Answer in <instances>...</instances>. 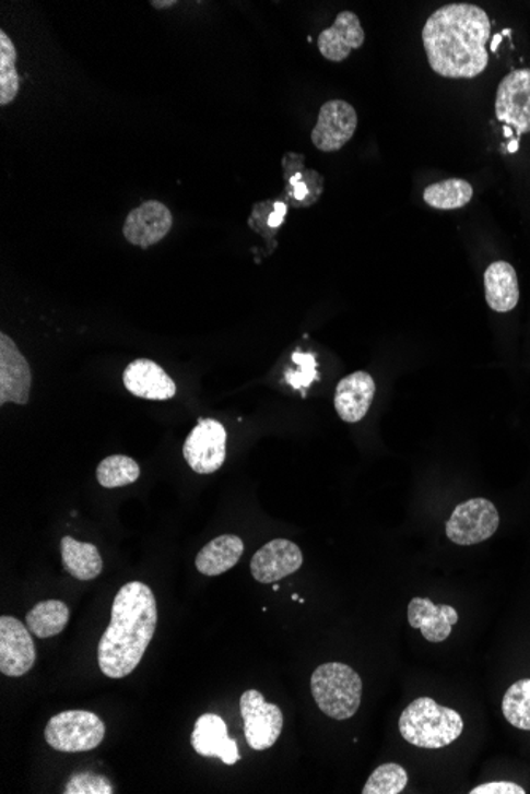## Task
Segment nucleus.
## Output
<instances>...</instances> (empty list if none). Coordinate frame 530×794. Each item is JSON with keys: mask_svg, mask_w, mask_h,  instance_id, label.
<instances>
[{"mask_svg": "<svg viewBox=\"0 0 530 794\" xmlns=\"http://www.w3.org/2000/svg\"><path fill=\"white\" fill-rule=\"evenodd\" d=\"M473 188L466 179L451 178L434 182L424 191V202L435 210H458L472 200Z\"/></svg>", "mask_w": 530, "mask_h": 794, "instance_id": "obj_24", "label": "nucleus"}, {"mask_svg": "<svg viewBox=\"0 0 530 794\" xmlns=\"http://www.w3.org/2000/svg\"><path fill=\"white\" fill-rule=\"evenodd\" d=\"M122 382L125 388L139 399L166 402L174 399L177 393L174 379L150 358H137L131 362L122 374Z\"/></svg>", "mask_w": 530, "mask_h": 794, "instance_id": "obj_15", "label": "nucleus"}, {"mask_svg": "<svg viewBox=\"0 0 530 794\" xmlns=\"http://www.w3.org/2000/svg\"><path fill=\"white\" fill-rule=\"evenodd\" d=\"M244 731L252 750H267L275 746L283 731V712L276 704L266 702L258 690H247L240 698Z\"/></svg>", "mask_w": 530, "mask_h": 794, "instance_id": "obj_7", "label": "nucleus"}, {"mask_svg": "<svg viewBox=\"0 0 530 794\" xmlns=\"http://www.w3.org/2000/svg\"><path fill=\"white\" fill-rule=\"evenodd\" d=\"M70 620L69 606L64 601L48 600L35 604L26 616V625L40 639L52 638L66 630Z\"/></svg>", "mask_w": 530, "mask_h": 794, "instance_id": "obj_23", "label": "nucleus"}, {"mask_svg": "<svg viewBox=\"0 0 530 794\" xmlns=\"http://www.w3.org/2000/svg\"><path fill=\"white\" fill-rule=\"evenodd\" d=\"M275 211L270 214L269 226L279 227L282 226L284 214H286V205L284 203H276Z\"/></svg>", "mask_w": 530, "mask_h": 794, "instance_id": "obj_32", "label": "nucleus"}, {"mask_svg": "<svg viewBox=\"0 0 530 794\" xmlns=\"http://www.w3.org/2000/svg\"><path fill=\"white\" fill-rule=\"evenodd\" d=\"M505 135L510 137L511 135V128H505L504 129Z\"/></svg>", "mask_w": 530, "mask_h": 794, "instance_id": "obj_37", "label": "nucleus"}, {"mask_svg": "<svg viewBox=\"0 0 530 794\" xmlns=\"http://www.w3.org/2000/svg\"><path fill=\"white\" fill-rule=\"evenodd\" d=\"M399 731L403 740L412 746L437 750L461 737L464 720L461 713L432 698H417L400 715Z\"/></svg>", "mask_w": 530, "mask_h": 794, "instance_id": "obj_3", "label": "nucleus"}, {"mask_svg": "<svg viewBox=\"0 0 530 794\" xmlns=\"http://www.w3.org/2000/svg\"><path fill=\"white\" fill-rule=\"evenodd\" d=\"M498 512L486 498H472L456 506L447 522V536L458 546H475L497 532Z\"/></svg>", "mask_w": 530, "mask_h": 794, "instance_id": "obj_6", "label": "nucleus"}, {"mask_svg": "<svg viewBox=\"0 0 530 794\" xmlns=\"http://www.w3.org/2000/svg\"><path fill=\"white\" fill-rule=\"evenodd\" d=\"M37 660V650L31 630L15 617H0V673L9 677H23Z\"/></svg>", "mask_w": 530, "mask_h": 794, "instance_id": "obj_9", "label": "nucleus"}, {"mask_svg": "<svg viewBox=\"0 0 530 794\" xmlns=\"http://www.w3.org/2000/svg\"><path fill=\"white\" fill-rule=\"evenodd\" d=\"M33 374L26 357L20 353L15 341L0 333V405L30 402Z\"/></svg>", "mask_w": 530, "mask_h": 794, "instance_id": "obj_12", "label": "nucleus"}, {"mask_svg": "<svg viewBox=\"0 0 530 794\" xmlns=\"http://www.w3.org/2000/svg\"><path fill=\"white\" fill-rule=\"evenodd\" d=\"M356 129L357 115L353 105L345 100H329L319 110L311 142L319 151L333 153L353 139Z\"/></svg>", "mask_w": 530, "mask_h": 794, "instance_id": "obj_11", "label": "nucleus"}, {"mask_svg": "<svg viewBox=\"0 0 530 794\" xmlns=\"http://www.w3.org/2000/svg\"><path fill=\"white\" fill-rule=\"evenodd\" d=\"M151 5H153L154 9L164 10V9H172V7L177 5V2H175V0H167V2H160V0H153V2H151Z\"/></svg>", "mask_w": 530, "mask_h": 794, "instance_id": "obj_34", "label": "nucleus"}, {"mask_svg": "<svg viewBox=\"0 0 530 794\" xmlns=\"http://www.w3.org/2000/svg\"><path fill=\"white\" fill-rule=\"evenodd\" d=\"M16 48L9 35L0 31V105L12 104L20 93V73L16 70Z\"/></svg>", "mask_w": 530, "mask_h": 794, "instance_id": "obj_25", "label": "nucleus"}, {"mask_svg": "<svg viewBox=\"0 0 530 794\" xmlns=\"http://www.w3.org/2000/svg\"><path fill=\"white\" fill-rule=\"evenodd\" d=\"M293 360L297 365V370L287 371L286 381L294 389L308 388L318 378V375H316L315 356L305 353H294Z\"/></svg>", "mask_w": 530, "mask_h": 794, "instance_id": "obj_30", "label": "nucleus"}, {"mask_svg": "<svg viewBox=\"0 0 530 794\" xmlns=\"http://www.w3.org/2000/svg\"><path fill=\"white\" fill-rule=\"evenodd\" d=\"M458 620V611L448 604L437 606L429 599H417V596L410 601V627L421 630L423 638L434 644L447 641Z\"/></svg>", "mask_w": 530, "mask_h": 794, "instance_id": "obj_17", "label": "nucleus"}, {"mask_svg": "<svg viewBox=\"0 0 530 794\" xmlns=\"http://www.w3.org/2000/svg\"><path fill=\"white\" fill-rule=\"evenodd\" d=\"M227 434L223 424L213 419H202L192 428L182 446V455L196 473L212 474L223 466L226 460Z\"/></svg>", "mask_w": 530, "mask_h": 794, "instance_id": "obj_8", "label": "nucleus"}, {"mask_svg": "<svg viewBox=\"0 0 530 794\" xmlns=\"http://www.w3.org/2000/svg\"><path fill=\"white\" fill-rule=\"evenodd\" d=\"M470 794H526L521 785L514 782H490L475 786Z\"/></svg>", "mask_w": 530, "mask_h": 794, "instance_id": "obj_31", "label": "nucleus"}, {"mask_svg": "<svg viewBox=\"0 0 530 794\" xmlns=\"http://www.w3.org/2000/svg\"><path fill=\"white\" fill-rule=\"evenodd\" d=\"M96 476L102 487H125L137 483L140 477V466L131 457L110 455L102 460Z\"/></svg>", "mask_w": 530, "mask_h": 794, "instance_id": "obj_26", "label": "nucleus"}, {"mask_svg": "<svg viewBox=\"0 0 530 794\" xmlns=\"http://www.w3.org/2000/svg\"><path fill=\"white\" fill-rule=\"evenodd\" d=\"M66 794H111L114 793V785L110 780L104 778V775L96 774V772H76L67 782L64 792Z\"/></svg>", "mask_w": 530, "mask_h": 794, "instance_id": "obj_29", "label": "nucleus"}, {"mask_svg": "<svg viewBox=\"0 0 530 794\" xmlns=\"http://www.w3.org/2000/svg\"><path fill=\"white\" fill-rule=\"evenodd\" d=\"M191 744L202 757L220 758L227 766L240 760L237 740L227 734V725L215 713H203L196 722Z\"/></svg>", "mask_w": 530, "mask_h": 794, "instance_id": "obj_16", "label": "nucleus"}, {"mask_svg": "<svg viewBox=\"0 0 530 794\" xmlns=\"http://www.w3.org/2000/svg\"><path fill=\"white\" fill-rule=\"evenodd\" d=\"M490 38V16L473 3L441 7L432 13L423 29L431 69L451 80L475 79L486 70Z\"/></svg>", "mask_w": 530, "mask_h": 794, "instance_id": "obj_1", "label": "nucleus"}, {"mask_svg": "<svg viewBox=\"0 0 530 794\" xmlns=\"http://www.w3.org/2000/svg\"><path fill=\"white\" fill-rule=\"evenodd\" d=\"M516 150H518V142H516V140H511L510 146H508V151H510V153H515Z\"/></svg>", "mask_w": 530, "mask_h": 794, "instance_id": "obj_36", "label": "nucleus"}, {"mask_svg": "<svg viewBox=\"0 0 530 794\" xmlns=\"http://www.w3.org/2000/svg\"><path fill=\"white\" fill-rule=\"evenodd\" d=\"M375 396V381L365 371H356L339 382L335 390V411L340 419L356 424L370 410Z\"/></svg>", "mask_w": 530, "mask_h": 794, "instance_id": "obj_19", "label": "nucleus"}, {"mask_svg": "<svg viewBox=\"0 0 530 794\" xmlns=\"http://www.w3.org/2000/svg\"><path fill=\"white\" fill-rule=\"evenodd\" d=\"M245 546L242 537L235 535L217 536L210 541L196 557V568L200 574L221 576L233 569L244 555Z\"/></svg>", "mask_w": 530, "mask_h": 794, "instance_id": "obj_21", "label": "nucleus"}, {"mask_svg": "<svg viewBox=\"0 0 530 794\" xmlns=\"http://www.w3.org/2000/svg\"><path fill=\"white\" fill-rule=\"evenodd\" d=\"M364 42L365 33L360 17L353 12H342L332 27L319 34L318 48L328 61L342 62L353 49L363 47Z\"/></svg>", "mask_w": 530, "mask_h": 794, "instance_id": "obj_18", "label": "nucleus"}, {"mask_svg": "<svg viewBox=\"0 0 530 794\" xmlns=\"http://www.w3.org/2000/svg\"><path fill=\"white\" fill-rule=\"evenodd\" d=\"M105 725L96 713L66 711L52 716L45 728L48 746L62 754H83L101 746Z\"/></svg>", "mask_w": 530, "mask_h": 794, "instance_id": "obj_5", "label": "nucleus"}, {"mask_svg": "<svg viewBox=\"0 0 530 794\" xmlns=\"http://www.w3.org/2000/svg\"><path fill=\"white\" fill-rule=\"evenodd\" d=\"M291 186H293L294 197H296V199H304V197H307L308 188L307 185H305L304 179H302V175H296V177L291 178Z\"/></svg>", "mask_w": 530, "mask_h": 794, "instance_id": "obj_33", "label": "nucleus"}, {"mask_svg": "<svg viewBox=\"0 0 530 794\" xmlns=\"http://www.w3.org/2000/svg\"><path fill=\"white\" fill-rule=\"evenodd\" d=\"M502 35H496L494 37V45H493V51H497L498 44H500Z\"/></svg>", "mask_w": 530, "mask_h": 794, "instance_id": "obj_35", "label": "nucleus"}, {"mask_svg": "<svg viewBox=\"0 0 530 794\" xmlns=\"http://www.w3.org/2000/svg\"><path fill=\"white\" fill-rule=\"evenodd\" d=\"M174 226L172 211L157 200H149L128 214L122 227L126 240L133 246L149 249L163 241Z\"/></svg>", "mask_w": 530, "mask_h": 794, "instance_id": "obj_13", "label": "nucleus"}, {"mask_svg": "<svg viewBox=\"0 0 530 794\" xmlns=\"http://www.w3.org/2000/svg\"><path fill=\"white\" fill-rule=\"evenodd\" d=\"M484 291L493 311L510 312L515 309L519 301V284L514 265L504 260L491 263L484 272Z\"/></svg>", "mask_w": 530, "mask_h": 794, "instance_id": "obj_20", "label": "nucleus"}, {"mask_svg": "<svg viewBox=\"0 0 530 794\" xmlns=\"http://www.w3.org/2000/svg\"><path fill=\"white\" fill-rule=\"evenodd\" d=\"M304 564L301 547L290 540H273L256 552L251 558L252 578L261 584H273L294 574Z\"/></svg>", "mask_w": 530, "mask_h": 794, "instance_id": "obj_14", "label": "nucleus"}, {"mask_svg": "<svg viewBox=\"0 0 530 794\" xmlns=\"http://www.w3.org/2000/svg\"><path fill=\"white\" fill-rule=\"evenodd\" d=\"M502 712L515 728L530 731V679L515 682L505 691Z\"/></svg>", "mask_w": 530, "mask_h": 794, "instance_id": "obj_27", "label": "nucleus"}, {"mask_svg": "<svg viewBox=\"0 0 530 794\" xmlns=\"http://www.w3.org/2000/svg\"><path fill=\"white\" fill-rule=\"evenodd\" d=\"M311 695L325 715L349 720L360 711L363 679L343 663H325L311 674Z\"/></svg>", "mask_w": 530, "mask_h": 794, "instance_id": "obj_4", "label": "nucleus"}, {"mask_svg": "<svg viewBox=\"0 0 530 794\" xmlns=\"http://www.w3.org/2000/svg\"><path fill=\"white\" fill-rule=\"evenodd\" d=\"M157 627L153 590L143 582L122 585L111 606V620L102 635L97 662L104 676L122 679L136 671Z\"/></svg>", "mask_w": 530, "mask_h": 794, "instance_id": "obj_2", "label": "nucleus"}, {"mask_svg": "<svg viewBox=\"0 0 530 794\" xmlns=\"http://www.w3.org/2000/svg\"><path fill=\"white\" fill-rule=\"evenodd\" d=\"M61 555L66 571L79 581H93L104 569L99 549L94 544L80 543L72 536L62 537Z\"/></svg>", "mask_w": 530, "mask_h": 794, "instance_id": "obj_22", "label": "nucleus"}, {"mask_svg": "<svg viewBox=\"0 0 530 794\" xmlns=\"http://www.w3.org/2000/svg\"><path fill=\"white\" fill-rule=\"evenodd\" d=\"M496 115L519 135L530 132V69L514 70L498 84Z\"/></svg>", "mask_w": 530, "mask_h": 794, "instance_id": "obj_10", "label": "nucleus"}, {"mask_svg": "<svg viewBox=\"0 0 530 794\" xmlns=\"http://www.w3.org/2000/svg\"><path fill=\"white\" fill-rule=\"evenodd\" d=\"M409 783V774H407L403 766L396 762L378 766L363 789L364 794H399L405 790Z\"/></svg>", "mask_w": 530, "mask_h": 794, "instance_id": "obj_28", "label": "nucleus"}]
</instances>
